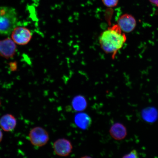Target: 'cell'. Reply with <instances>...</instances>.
<instances>
[{
	"label": "cell",
	"mask_w": 158,
	"mask_h": 158,
	"mask_svg": "<svg viewBox=\"0 0 158 158\" xmlns=\"http://www.w3.org/2000/svg\"><path fill=\"white\" fill-rule=\"evenodd\" d=\"M127 40L125 33L118 26L114 25L108 27L101 35L99 43L105 52L112 54L114 58L116 53L123 47Z\"/></svg>",
	"instance_id": "obj_1"
},
{
	"label": "cell",
	"mask_w": 158,
	"mask_h": 158,
	"mask_svg": "<svg viewBox=\"0 0 158 158\" xmlns=\"http://www.w3.org/2000/svg\"><path fill=\"white\" fill-rule=\"evenodd\" d=\"M17 15L15 9L0 7V34L9 35L16 26Z\"/></svg>",
	"instance_id": "obj_2"
},
{
	"label": "cell",
	"mask_w": 158,
	"mask_h": 158,
	"mask_svg": "<svg viewBox=\"0 0 158 158\" xmlns=\"http://www.w3.org/2000/svg\"><path fill=\"white\" fill-rule=\"evenodd\" d=\"M30 141L35 147H42L48 143L49 140V134L42 127H36L32 128L29 134Z\"/></svg>",
	"instance_id": "obj_3"
},
{
	"label": "cell",
	"mask_w": 158,
	"mask_h": 158,
	"mask_svg": "<svg viewBox=\"0 0 158 158\" xmlns=\"http://www.w3.org/2000/svg\"><path fill=\"white\" fill-rule=\"evenodd\" d=\"M12 38L17 44L24 45L28 43L32 38V34L29 30L25 27H15L12 33Z\"/></svg>",
	"instance_id": "obj_4"
},
{
	"label": "cell",
	"mask_w": 158,
	"mask_h": 158,
	"mask_svg": "<svg viewBox=\"0 0 158 158\" xmlns=\"http://www.w3.org/2000/svg\"><path fill=\"white\" fill-rule=\"evenodd\" d=\"M53 149L57 155L66 157L72 152L73 146L69 140L62 138L56 140L53 145Z\"/></svg>",
	"instance_id": "obj_5"
},
{
	"label": "cell",
	"mask_w": 158,
	"mask_h": 158,
	"mask_svg": "<svg viewBox=\"0 0 158 158\" xmlns=\"http://www.w3.org/2000/svg\"><path fill=\"white\" fill-rule=\"evenodd\" d=\"M117 25L123 32L128 33L134 30L137 22L133 15L125 14L121 15L118 19Z\"/></svg>",
	"instance_id": "obj_6"
},
{
	"label": "cell",
	"mask_w": 158,
	"mask_h": 158,
	"mask_svg": "<svg viewBox=\"0 0 158 158\" xmlns=\"http://www.w3.org/2000/svg\"><path fill=\"white\" fill-rule=\"evenodd\" d=\"M16 47L11 39L8 38L0 41V54L5 58H9L14 55Z\"/></svg>",
	"instance_id": "obj_7"
},
{
	"label": "cell",
	"mask_w": 158,
	"mask_h": 158,
	"mask_svg": "<svg viewBox=\"0 0 158 158\" xmlns=\"http://www.w3.org/2000/svg\"><path fill=\"white\" fill-rule=\"evenodd\" d=\"M110 133L111 137L116 140H122L127 135V130L123 124L116 123L112 125L110 130Z\"/></svg>",
	"instance_id": "obj_8"
},
{
	"label": "cell",
	"mask_w": 158,
	"mask_h": 158,
	"mask_svg": "<svg viewBox=\"0 0 158 158\" xmlns=\"http://www.w3.org/2000/svg\"><path fill=\"white\" fill-rule=\"evenodd\" d=\"M16 124V119L11 114H5L0 118V126L5 131H13L15 128Z\"/></svg>",
	"instance_id": "obj_9"
},
{
	"label": "cell",
	"mask_w": 158,
	"mask_h": 158,
	"mask_svg": "<svg viewBox=\"0 0 158 158\" xmlns=\"http://www.w3.org/2000/svg\"><path fill=\"white\" fill-rule=\"evenodd\" d=\"M75 123L78 127L83 130H86L90 127L92 120L86 113L81 112L77 114L74 118Z\"/></svg>",
	"instance_id": "obj_10"
},
{
	"label": "cell",
	"mask_w": 158,
	"mask_h": 158,
	"mask_svg": "<svg viewBox=\"0 0 158 158\" xmlns=\"http://www.w3.org/2000/svg\"><path fill=\"white\" fill-rule=\"evenodd\" d=\"M141 116L143 119L148 123H154L156 121L158 118V110L153 107L144 109L142 110Z\"/></svg>",
	"instance_id": "obj_11"
},
{
	"label": "cell",
	"mask_w": 158,
	"mask_h": 158,
	"mask_svg": "<svg viewBox=\"0 0 158 158\" xmlns=\"http://www.w3.org/2000/svg\"><path fill=\"white\" fill-rule=\"evenodd\" d=\"M72 105L77 111H83L87 106V102L85 98L82 95L77 96L73 99Z\"/></svg>",
	"instance_id": "obj_12"
},
{
	"label": "cell",
	"mask_w": 158,
	"mask_h": 158,
	"mask_svg": "<svg viewBox=\"0 0 158 158\" xmlns=\"http://www.w3.org/2000/svg\"><path fill=\"white\" fill-rule=\"evenodd\" d=\"M105 6L108 7L116 6L118 3V0H102Z\"/></svg>",
	"instance_id": "obj_13"
},
{
	"label": "cell",
	"mask_w": 158,
	"mask_h": 158,
	"mask_svg": "<svg viewBox=\"0 0 158 158\" xmlns=\"http://www.w3.org/2000/svg\"><path fill=\"white\" fill-rule=\"evenodd\" d=\"M138 154L135 150H133L129 153L127 154L123 157V158H135L138 157Z\"/></svg>",
	"instance_id": "obj_14"
},
{
	"label": "cell",
	"mask_w": 158,
	"mask_h": 158,
	"mask_svg": "<svg viewBox=\"0 0 158 158\" xmlns=\"http://www.w3.org/2000/svg\"><path fill=\"white\" fill-rule=\"evenodd\" d=\"M149 1L151 3L158 7V0H149Z\"/></svg>",
	"instance_id": "obj_15"
},
{
	"label": "cell",
	"mask_w": 158,
	"mask_h": 158,
	"mask_svg": "<svg viewBox=\"0 0 158 158\" xmlns=\"http://www.w3.org/2000/svg\"><path fill=\"white\" fill-rule=\"evenodd\" d=\"M3 133H2V131L1 130H0V143L2 141V139L3 138Z\"/></svg>",
	"instance_id": "obj_16"
},
{
	"label": "cell",
	"mask_w": 158,
	"mask_h": 158,
	"mask_svg": "<svg viewBox=\"0 0 158 158\" xmlns=\"http://www.w3.org/2000/svg\"><path fill=\"white\" fill-rule=\"evenodd\" d=\"M1 99H0V106H1Z\"/></svg>",
	"instance_id": "obj_17"
}]
</instances>
